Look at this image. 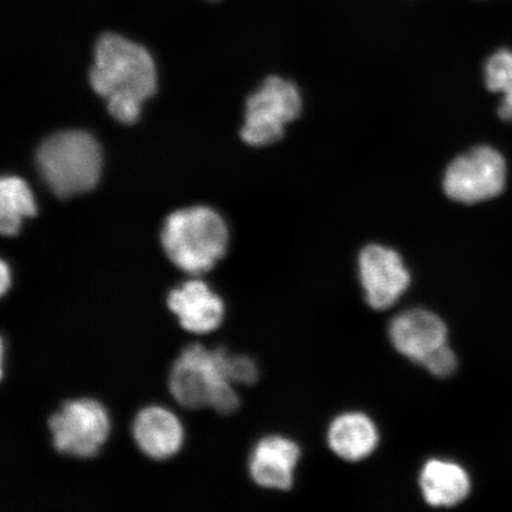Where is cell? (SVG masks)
<instances>
[{
	"instance_id": "ba28073f",
	"label": "cell",
	"mask_w": 512,
	"mask_h": 512,
	"mask_svg": "<svg viewBox=\"0 0 512 512\" xmlns=\"http://www.w3.org/2000/svg\"><path fill=\"white\" fill-rule=\"evenodd\" d=\"M364 298L371 309L384 311L398 303L411 285V273L394 249L369 245L358 258Z\"/></svg>"
},
{
	"instance_id": "30bf717a",
	"label": "cell",
	"mask_w": 512,
	"mask_h": 512,
	"mask_svg": "<svg viewBox=\"0 0 512 512\" xmlns=\"http://www.w3.org/2000/svg\"><path fill=\"white\" fill-rule=\"evenodd\" d=\"M166 303L182 328L192 334H210L219 329L226 315V306L219 294L198 279L174 288Z\"/></svg>"
},
{
	"instance_id": "2e32d148",
	"label": "cell",
	"mask_w": 512,
	"mask_h": 512,
	"mask_svg": "<svg viewBox=\"0 0 512 512\" xmlns=\"http://www.w3.org/2000/svg\"><path fill=\"white\" fill-rule=\"evenodd\" d=\"M486 87L492 93L503 94L498 108L502 120L512 123V51L502 49L490 57L485 66Z\"/></svg>"
},
{
	"instance_id": "7a4b0ae2",
	"label": "cell",
	"mask_w": 512,
	"mask_h": 512,
	"mask_svg": "<svg viewBox=\"0 0 512 512\" xmlns=\"http://www.w3.org/2000/svg\"><path fill=\"white\" fill-rule=\"evenodd\" d=\"M229 352L194 344L184 349L172 366L170 393L188 409L210 407L228 415L238 411L240 398L229 374Z\"/></svg>"
},
{
	"instance_id": "6da1fadb",
	"label": "cell",
	"mask_w": 512,
	"mask_h": 512,
	"mask_svg": "<svg viewBox=\"0 0 512 512\" xmlns=\"http://www.w3.org/2000/svg\"><path fill=\"white\" fill-rule=\"evenodd\" d=\"M89 82L107 100L112 117L132 125L140 117L143 102L156 93V64L142 44L105 32L95 43Z\"/></svg>"
},
{
	"instance_id": "d6986e66",
	"label": "cell",
	"mask_w": 512,
	"mask_h": 512,
	"mask_svg": "<svg viewBox=\"0 0 512 512\" xmlns=\"http://www.w3.org/2000/svg\"><path fill=\"white\" fill-rule=\"evenodd\" d=\"M10 284L11 275L9 267L5 264V261H2V265H0V292H2V296L8 291Z\"/></svg>"
},
{
	"instance_id": "8992f818",
	"label": "cell",
	"mask_w": 512,
	"mask_h": 512,
	"mask_svg": "<svg viewBox=\"0 0 512 512\" xmlns=\"http://www.w3.org/2000/svg\"><path fill=\"white\" fill-rule=\"evenodd\" d=\"M48 426L57 452L89 459L98 456L110 437L111 419L99 401L79 399L64 402Z\"/></svg>"
},
{
	"instance_id": "3957f363",
	"label": "cell",
	"mask_w": 512,
	"mask_h": 512,
	"mask_svg": "<svg viewBox=\"0 0 512 512\" xmlns=\"http://www.w3.org/2000/svg\"><path fill=\"white\" fill-rule=\"evenodd\" d=\"M228 228L222 217L207 207L175 211L165 220L162 245L172 264L191 275L213 270L227 252Z\"/></svg>"
},
{
	"instance_id": "7c38bea8",
	"label": "cell",
	"mask_w": 512,
	"mask_h": 512,
	"mask_svg": "<svg viewBox=\"0 0 512 512\" xmlns=\"http://www.w3.org/2000/svg\"><path fill=\"white\" fill-rule=\"evenodd\" d=\"M133 438L145 456L166 460L181 451L184 430L181 421L169 409L151 406L142 409L134 419Z\"/></svg>"
},
{
	"instance_id": "ac0fdd59",
	"label": "cell",
	"mask_w": 512,
	"mask_h": 512,
	"mask_svg": "<svg viewBox=\"0 0 512 512\" xmlns=\"http://www.w3.org/2000/svg\"><path fill=\"white\" fill-rule=\"evenodd\" d=\"M229 374L234 384H243V386H252L259 380V368L248 356L230 355Z\"/></svg>"
},
{
	"instance_id": "ffe728a7",
	"label": "cell",
	"mask_w": 512,
	"mask_h": 512,
	"mask_svg": "<svg viewBox=\"0 0 512 512\" xmlns=\"http://www.w3.org/2000/svg\"><path fill=\"white\" fill-rule=\"evenodd\" d=\"M206 2H209V3H217V2H221V0H206Z\"/></svg>"
},
{
	"instance_id": "9a60e30c",
	"label": "cell",
	"mask_w": 512,
	"mask_h": 512,
	"mask_svg": "<svg viewBox=\"0 0 512 512\" xmlns=\"http://www.w3.org/2000/svg\"><path fill=\"white\" fill-rule=\"evenodd\" d=\"M36 211L28 184L19 177H3L0 181V232L5 236L16 235L22 221L34 216Z\"/></svg>"
},
{
	"instance_id": "277c9868",
	"label": "cell",
	"mask_w": 512,
	"mask_h": 512,
	"mask_svg": "<svg viewBox=\"0 0 512 512\" xmlns=\"http://www.w3.org/2000/svg\"><path fill=\"white\" fill-rule=\"evenodd\" d=\"M38 171L57 197L69 198L92 190L98 183L101 149L91 134L63 131L44 140L36 153Z\"/></svg>"
},
{
	"instance_id": "9c48e42d",
	"label": "cell",
	"mask_w": 512,
	"mask_h": 512,
	"mask_svg": "<svg viewBox=\"0 0 512 512\" xmlns=\"http://www.w3.org/2000/svg\"><path fill=\"white\" fill-rule=\"evenodd\" d=\"M446 323L434 312L412 309L400 313L389 325L393 347L409 361L421 363L447 344Z\"/></svg>"
},
{
	"instance_id": "4fadbf2b",
	"label": "cell",
	"mask_w": 512,
	"mask_h": 512,
	"mask_svg": "<svg viewBox=\"0 0 512 512\" xmlns=\"http://www.w3.org/2000/svg\"><path fill=\"white\" fill-rule=\"evenodd\" d=\"M422 497L435 508H450L465 501L471 478L462 465L446 459H430L419 477Z\"/></svg>"
},
{
	"instance_id": "8fae6325",
	"label": "cell",
	"mask_w": 512,
	"mask_h": 512,
	"mask_svg": "<svg viewBox=\"0 0 512 512\" xmlns=\"http://www.w3.org/2000/svg\"><path fill=\"white\" fill-rule=\"evenodd\" d=\"M302 457L299 445L290 438L270 435L261 439L249 458V473L264 489L288 491Z\"/></svg>"
},
{
	"instance_id": "e0dca14e",
	"label": "cell",
	"mask_w": 512,
	"mask_h": 512,
	"mask_svg": "<svg viewBox=\"0 0 512 512\" xmlns=\"http://www.w3.org/2000/svg\"><path fill=\"white\" fill-rule=\"evenodd\" d=\"M428 373L439 379H446L456 373L458 360L454 351L447 344L432 352L430 356L421 363Z\"/></svg>"
},
{
	"instance_id": "5b68a950",
	"label": "cell",
	"mask_w": 512,
	"mask_h": 512,
	"mask_svg": "<svg viewBox=\"0 0 512 512\" xmlns=\"http://www.w3.org/2000/svg\"><path fill=\"white\" fill-rule=\"evenodd\" d=\"M302 112V96L293 82L271 76L249 96L245 125L240 136L248 145L261 147L279 142L285 126Z\"/></svg>"
},
{
	"instance_id": "52a82bcc",
	"label": "cell",
	"mask_w": 512,
	"mask_h": 512,
	"mask_svg": "<svg viewBox=\"0 0 512 512\" xmlns=\"http://www.w3.org/2000/svg\"><path fill=\"white\" fill-rule=\"evenodd\" d=\"M507 165L501 153L479 146L454 159L444 178L445 194L463 204H476L502 194Z\"/></svg>"
},
{
	"instance_id": "5bb4252c",
	"label": "cell",
	"mask_w": 512,
	"mask_h": 512,
	"mask_svg": "<svg viewBox=\"0 0 512 512\" xmlns=\"http://www.w3.org/2000/svg\"><path fill=\"white\" fill-rule=\"evenodd\" d=\"M380 433L373 419L361 412L338 415L328 430L331 451L345 462L357 463L368 458L379 446Z\"/></svg>"
}]
</instances>
